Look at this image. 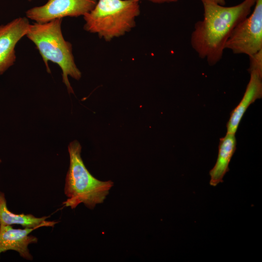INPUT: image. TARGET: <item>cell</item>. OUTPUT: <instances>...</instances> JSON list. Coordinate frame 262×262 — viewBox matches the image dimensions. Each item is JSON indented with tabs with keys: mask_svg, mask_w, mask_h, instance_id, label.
<instances>
[{
	"mask_svg": "<svg viewBox=\"0 0 262 262\" xmlns=\"http://www.w3.org/2000/svg\"><path fill=\"white\" fill-rule=\"evenodd\" d=\"M200 0L204 8V17L195 23L190 43L200 58L213 66L221 60L232 32L249 15L256 0H244L230 7L211 0Z\"/></svg>",
	"mask_w": 262,
	"mask_h": 262,
	"instance_id": "cell-1",
	"label": "cell"
},
{
	"mask_svg": "<svg viewBox=\"0 0 262 262\" xmlns=\"http://www.w3.org/2000/svg\"><path fill=\"white\" fill-rule=\"evenodd\" d=\"M62 22V18H57L44 23L35 22L30 24L26 36L35 45L48 73L51 72L49 61L60 66L62 71L63 82L68 93L74 94L68 77L79 80L82 73L75 63L72 45L63 35Z\"/></svg>",
	"mask_w": 262,
	"mask_h": 262,
	"instance_id": "cell-2",
	"label": "cell"
},
{
	"mask_svg": "<svg viewBox=\"0 0 262 262\" xmlns=\"http://www.w3.org/2000/svg\"><path fill=\"white\" fill-rule=\"evenodd\" d=\"M81 150L82 147L77 140L68 146L70 164L64 187L67 199L63 204L74 209L82 203L93 210L97 204L103 202L114 182L101 181L93 177L84 164Z\"/></svg>",
	"mask_w": 262,
	"mask_h": 262,
	"instance_id": "cell-3",
	"label": "cell"
},
{
	"mask_svg": "<svg viewBox=\"0 0 262 262\" xmlns=\"http://www.w3.org/2000/svg\"><path fill=\"white\" fill-rule=\"evenodd\" d=\"M140 14L139 2L131 0H98L95 7L83 16L84 29L110 41L130 32Z\"/></svg>",
	"mask_w": 262,
	"mask_h": 262,
	"instance_id": "cell-4",
	"label": "cell"
},
{
	"mask_svg": "<svg viewBox=\"0 0 262 262\" xmlns=\"http://www.w3.org/2000/svg\"><path fill=\"white\" fill-rule=\"evenodd\" d=\"M225 49L248 56L262 49V0H256L253 12L233 29Z\"/></svg>",
	"mask_w": 262,
	"mask_h": 262,
	"instance_id": "cell-5",
	"label": "cell"
},
{
	"mask_svg": "<svg viewBox=\"0 0 262 262\" xmlns=\"http://www.w3.org/2000/svg\"><path fill=\"white\" fill-rule=\"evenodd\" d=\"M98 0H49L26 12L28 19L39 23L66 16H83L93 9Z\"/></svg>",
	"mask_w": 262,
	"mask_h": 262,
	"instance_id": "cell-6",
	"label": "cell"
},
{
	"mask_svg": "<svg viewBox=\"0 0 262 262\" xmlns=\"http://www.w3.org/2000/svg\"><path fill=\"white\" fill-rule=\"evenodd\" d=\"M30 24L26 16L16 18L0 25V75L14 64L16 60L15 47L26 36Z\"/></svg>",
	"mask_w": 262,
	"mask_h": 262,
	"instance_id": "cell-7",
	"label": "cell"
},
{
	"mask_svg": "<svg viewBox=\"0 0 262 262\" xmlns=\"http://www.w3.org/2000/svg\"><path fill=\"white\" fill-rule=\"evenodd\" d=\"M35 228L14 229L10 225H0V254L7 250L17 251L20 256L27 260L32 261L33 256L28 246L36 244L38 239L29 235Z\"/></svg>",
	"mask_w": 262,
	"mask_h": 262,
	"instance_id": "cell-8",
	"label": "cell"
},
{
	"mask_svg": "<svg viewBox=\"0 0 262 262\" xmlns=\"http://www.w3.org/2000/svg\"><path fill=\"white\" fill-rule=\"evenodd\" d=\"M250 77L244 95L238 105L231 111L227 124V133L235 134L246 111L257 99L262 97V74L250 72Z\"/></svg>",
	"mask_w": 262,
	"mask_h": 262,
	"instance_id": "cell-9",
	"label": "cell"
},
{
	"mask_svg": "<svg viewBox=\"0 0 262 262\" xmlns=\"http://www.w3.org/2000/svg\"><path fill=\"white\" fill-rule=\"evenodd\" d=\"M235 134L227 133L220 139L218 153L215 165L210 171V184L216 186L223 181V179L229 171V165L236 149Z\"/></svg>",
	"mask_w": 262,
	"mask_h": 262,
	"instance_id": "cell-10",
	"label": "cell"
},
{
	"mask_svg": "<svg viewBox=\"0 0 262 262\" xmlns=\"http://www.w3.org/2000/svg\"><path fill=\"white\" fill-rule=\"evenodd\" d=\"M47 216L36 217L31 214H16L7 208L5 195L0 191V225H20L24 228L53 227L56 222L47 221Z\"/></svg>",
	"mask_w": 262,
	"mask_h": 262,
	"instance_id": "cell-11",
	"label": "cell"
},
{
	"mask_svg": "<svg viewBox=\"0 0 262 262\" xmlns=\"http://www.w3.org/2000/svg\"><path fill=\"white\" fill-rule=\"evenodd\" d=\"M249 67L248 72L256 71L262 74V49L249 56Z\"/></svg>",
	"mask_w": 262,
	"mask_h": 262,
	"instance_id": "cell-12",
	"label": "cell"
},
{
	"mask_svg": "<svg viewBox=\"0 0 262 262\" xmlns=\"http://www.w3.org/2000/svg\"><path fill=\"white\" fill-rule=\"evenodd\" d=\"M137 2H139V1L142 0H131ZM149 1L154 2V3H166V2H177L178 1H179L180 0H147Z\"/></svg>",
	"mask_w": 262,
	"mask_h": 262,
	"instance_id": "cell-13",
	"label": "cell"
},
{
	"mask_svg": "<svg viewBox=\"0 0 262 262\" xmlns=\"http://www.w3.org/2000/svg\"><path fill=\"white\" fill-rule=\"evenodd\" d=\"M213 2H215L220 5H225L226 2L225 0H211Z\"/></svg>",
	"mask_w": 262,
	"mask_h": 262,
	"instance_id": "cell-14",
	"label": "cell"
},
{
	"mask_svg": "<svg viewBox=\"0 0 262 262\" xmlns=\"http://www.w3.org/2000/svg\"><path fill=\"white\" fill-rule=\"evenodd\" d=\"M28 0L29 1H31L32 0Z\"/></svg>",
	"mask_w": 262,
	"mask_h": 262,
	"instance_id": "cell-15",
	"label": "cell"
},
{
	"mask_svg": "<svg viewBox=\"0 0 262 262\" xmlns=\"http://www.w3.org/2000/svg\"><path fill=\"white\" fill-rule=\"evenodd\" d=\"M1 162V160L0 159V163Z\"/></svg>",
	"mask_w": 262,
	"mask_h": 262,
	"instance_id": "cell-16",
	"label": "cell"
}]
</instances>
